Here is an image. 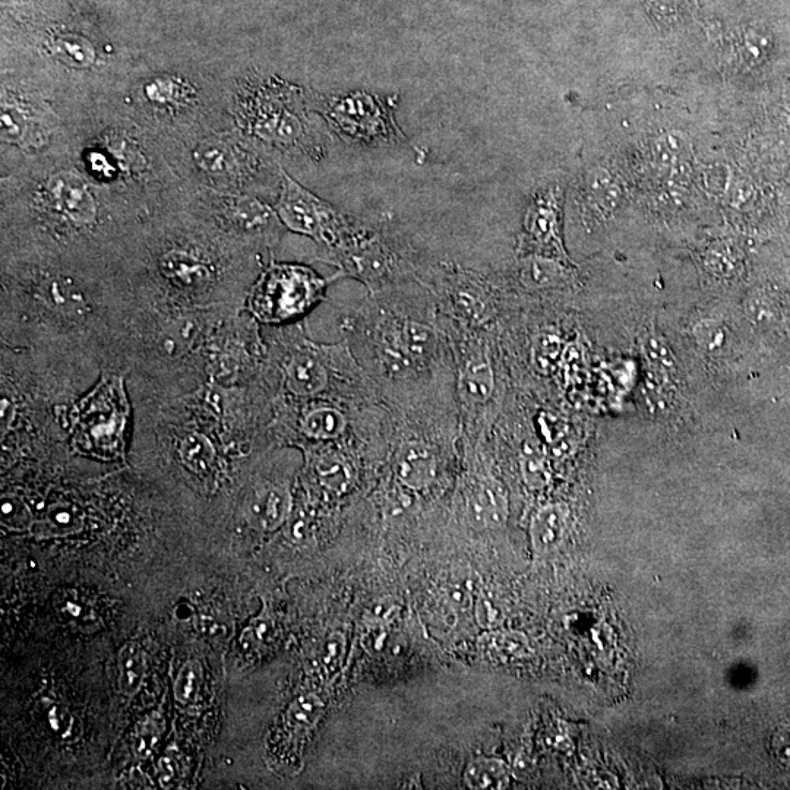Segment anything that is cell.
<instances>
[{"label": "cell", "mask_w": 790, "mask_h": 790, "mask_svg": "<svg viewBox=\"0 0 790 790\" xmlns=\"http://www.w3.org/2000/svg\"><path fill=\"white\" fill-rule=\"evenodd\" d=\"M308 96L299 87L278 78L251 82L240 101L246 129L265 144L286 153L319 160L325 141L308 119Z\"/></svg>", "instance_id": "cell-1"}, {"label": "cell", "mask_w": 790, "mask_h": 790, "mask_svg": "<svg viewBox=\"0 0 790 790\" xmlns=\"http://www.w3.org/2000/svg\"><path fill=\"white\" fill-rule=\"evenodd\" d=\"M309 107L321 113L337 135L362 145H406L395 109L397 96H378L368 91H353L343 96L308 94Z\"/></svg>", "instance_id": "cell-2"}, {"label": "cell", "mask_w": 790, "mask_h": 790, "mask_svg": "<svg viewBox=\"0 0 790 790\" xmlns=\"http://www.w3.org/2000/svg\"><path fill=\"white\" fill-rule=\"evenodd\" d=\"M129 403L123 379L106 376L72 412V434L79 453L116 460L125 454Z\"/></svg>", "instance_id": "cell-3"}, {"label": "cell", "mask_w": 790, "mask_h": 790, "mask_svg": "<svg viewBox=\"0 0 790 790\" xmlns=\"http://www.w3.org/2000/svg\"><path fill=\"white\" fill-rule=\"evenodd\" d=\"M327 284L305 265L274 264L252 289L248 308L258 321L283 324L315 308L324 299Z\"/></svg>", "instance_id": "cell-4"}, {"label": "cell", "mask_w": 790, "mask_h": 790, "mask_svg": "<svg viewBox=\"0 0 790 790\" xmlns=\"http://www.w3.org/2000/svg\"><path fill=\"white\" fill-rule=\"evenodd\" d=\"M331 257L340 268L338 276L362 281L374 295L413 271L406 252L390 236L360 223L331 249Z\"/></svg>", "instance_id": "cell-5"}, {"label": "cell", "mask_w": 790, "mask_h": 790, "mask_svg": "<svg viewBox=\"0 0 790 790\" xmlns=\"http://www.w3.org/2000/svg\"><path fill=\"white\" fill-rule=\"evenodd\" d=\"M276 214L287 229L311 237L330 251L343 242L356 224L355 220L316 197L287 173H283L281 179Z\"/></svg>", "instance_id": "cell-6"}, {"label": "cell", "mask_w": 790, "mask_h": 790, "mask_svg": "<svg viewBox=\"0 0 790 790\" xmlns=\"http://www.w3.org/2000/svg\"><path fill=\"white\" fill-rule=\"evenodd\" d=\"M375 322L374 346L379 362L395 374L428 365L435 356L438 337L434 328L417 319L382 312Z\"/></svg>", "instance_id": "cell-7"}, {"label": "cell", "mask_w": 790, "mask_h": 790, "mask_svg": "<svg viewBox=\"0 0 790 790\" xmlns=\"http://www.w3.org/2000/svg\"><path fill=\"white\" fill-rule=\"evenodd\" d=\"M562 192L558 186L534 195L523 221L520 251L523 255H546L571 262L561 233Z\"/></svg>", "instance_id": "cell-8"}, {"label": "cell", "mask_w": 790, "mask_h": 790, "mask_svg": "<svg viewBox=\"0 0 790 790\" xmlns=\"http://www.w3.org/2000/svg\"><path fill=\"white\" fill-rule=\"evenodd\" d=\"M195 160L208 176L221 182L251 178L258 167V157L240 139L226 135L205 139L195 151Z\"/></svg>", "instance_id": "cell-9"}, {"label": "cell", "mask_w": 790, "mask_h": 790, "mask_svg": "<svg viewBox=\"0 0 790 790\" xmlns=\"http://www.w3.org/2000/svg\"><path fill=\"white\" fill-rule=\"evenodd\" d=\"M458 369V387L464 406L473 412L488 406L496 390L495 369L488 349L479 344L470 346L464 350Z\"/></svg>", "instance_id": "cell-10"}, {"label": "cell", "mask_w": 790, "mask_h": 790, "mask_svg": "<svg viewBox=\"0 0 790 790\" xmlns=\"http://www.w3.org/2000/svg\"><path fill=\"white\" fill-rule=\"evenodd\" d=\"M466 511L474 529H498L510 514L507 491L494 477H479L467 492Z\"/></svg>", "instance_id": "cell-11"}, {"label": "cell", "mask_w": 790, "mask_h": 790, "mask_svg": "<svg viewBox=\"0 0 790 790\" xmlns=\"http://www.w3.org/2000/svg\"><path fill=\"white\" fill-rule=\"evenodd\" d=\"M47 197L53 207L75 224L87 226L97 214L96 199L78 175L62 172L47 183Z\"/></svg>", "instance_id": "cell-12"}, {"label": "cell", "mask_w": 790, "mask_h": 790, "mask_svg": "<svg viewBox=\"0 0 790 790\" xmlns=\"http://www.w3.org/2000/svg\"><path fill=\"white\" fill-rule=\"evenodd\" d=\"M394 472L401 485L410 491L428 489L438 473V463L431 445L417 438L401 442L394 458Z\"/></svg>", "instance_id": "cell-13"}, {"label": "cell", "mask_w": 790, "mask_h": 790, "mask_svg": "<svg viewBox=\"0 0 790 790\" xmlns=\"http://www.w3.org/2000/svg\"><path fill=\"white\" fill-rule=\"evenodd\" d=\"M518 278L533 292L567 289L575 280L573 262L546 255H523L518 264Z\"/></svg>", "instance_id": "cell-14"}, {"label": "cell", "mask_w": 790, "mask_h": 790, "mask_svg": "<svg viewBox=\"0 0 790 790\" xmlns=\"http://www.w3.org/2000/svg\"><path fill=\"white\" fill-rule=\"evenodd\" d=\"M445 292L457 311L472 319L482 321L489 311L488 290L479 274L466 270H450L445 273Z\"/></svg>", "instance_id": "cell-15"}, {"label": "cell", "mask_w": 790, "mask_h": 790, "mask_svg": "<svg viewBox=\"0 0 790 790\" xmlns=\"http://www.w3.org/2000/svg\"><path fill=\"white\" fill-rule=\"evenodd\" d=\"M570 510L561 502L548 504L533 515L530 540L536 555L545 556L559 548L567 536Z\"/></svg>", "instance_id": "cell-16"}, {"label": "cell", "mask_w": 790, "mask_h": 790, "mask_svg": "<svg viewBox=\"0 0 790 790\" xmlns=\"http://www.w3.org/2000/svg\"><path fill=\"white\" fill-rule=\"evenodd\" d=\"M2 138L8 144L22 148H39L44 141L43 126L33 115V110L18 101L3 99Z\"/></svg>", "instance_id": "cell-17"}, {"label": "cell", "mask_w": 790, "mask_h": 790, "mask_svg": "<svg viewBox=\"0 0 790 790\" xmlns=\"http://www.w3.org/2000/svg\"><path fill=\"white\" fill-rule=\"evenodd\" d=\"M286 384L290 393L299 397H314L328 385V372L316 357L300 353L286 366Z\"/></svg>", "instance_id": "cell-18"}, {"label": "cell", "mask_w": 790, "mask_h": 790, "mask_svg": "<svg viewBox=\"0 0 790 790\" xmlns=\"http://www.w3.org/2000/svg\"><path fill=\"white\" fill-rule=\"evenodd\" d=\"M463 779L470 789H505L510 785V770L498 758L480 757L467 766Z\"/></svg>", "instance_id": "cell-19"}, {"label": "cell", "mask_w": 790, "mask_h": 790, "mask_svg": "<svg viewBox=\"0 0 790 790\" xmlns=\"http://www.w3.org/2000/svg\"><path fill=\"white\" fill-rule=\"evenodd\" d=\"M82 514L77 507L66 502L52 505L43 520L33 524V532L39 537H62L82 529Z\"/></svg>", "instance_id": "cell-20"}, {"label": "cell", "mask_w": 790, "mask_h": 790, "mask_svg": "<svg viewBox=\"0 0 790 790\" xmlns=\"http://www.w3.org/2000/svg\"><path fill=\"white\" fill-rule=\"evenodd\" d=\"M347 417L334 407H318L305 416L302 422L303 434L316 441H334L346 434Z\"/></svg>", "instance_id": "cell-21"}, {"label": "cell", "mask_w": 790, "mask_h": 790, "mask_svg": "<svg viewBox=\"0 0 790 790\" xmlns=\"http://www.w3.org/2000/svg\"><path fill=\"white\" fill-rule=\"evenodd\" d=\"M119 687L123 694L132 697L142 687L147 675V656L138 643L126 644L122 647L118 659Z\"/></svg>", "instance_id": "cell-22"}, {"label": "cell", "mask_w": 790, "mask_h": 790, "mask_svg": "<svg viewBox=\"0 0 790 790\" xmlns=\"http://www.w3.org/2000/svg\"><path fill=\"white\" fill-rule=\"evenodd\" d=\"M53 55L72 68H88L96 62L93 44L78 34H59L50 40Z\"/></svg>", "instance_id": "cell-23"}, {"label": "cell", "mask_w": 790, "mask_h": 790, "mask_svg": "<svg viewBox=\"0 0 790 790\" xmlns=\"http://www.w3.org/2000/svg\"><path fill=\"white\" fill-rule=\"evenodd\" d=\"M145 97L158 107H179L192 97V88L182 78L160 75L145 85Z\"/></svg>", "instance_id": "cell-24"}, {"label": "cell", "mask_w": 790, "mask_h": 790, "mask_svg": "<svg viewBox=\"0 0 790 790\" xmlns=\"http://www.w3.org/2000/svg\"><path fill=\"white\" fill-rule=\"evenodd\" d=\"M161 268L167 277L186 287H198L210 278L205 265L197 258L183 252H172L161 261Z\"/></svg>", "instance_id": "cell-25"}, {"label": "cell", "mask_w": 790, "mask_h": 790, "mask_svg": "<svg viewBox=\"0 0 790 790\" xmlns=\"http://www.w3.org/2000/svg\"><path fill=\"white\" fill-rule=\"evenodd\" d=\"M315 469L322 486L338 495L349 491L355 477L349 461L340 454L322 455Z\"/></svg>", "instance_id": "cell-26"}, {"label": "cell", "mask_w": 790, "mask_h": 790, "mask_svg": "<svg viewBox=\"0 0 790 790\" xmlns=\"http://www.w3.org/2000/svg\"><path fill=\"white\" fill-rule=\"evenodd\" d=\"M230 218L246 230H264L274 221V213L255 198L230 199Z\"/></svg>", "instance_id": "cell-27"}, {"label": "cell", "mask_w": 790, "mask_h": 790, "mask_svg": "<svg viewBox=\"0 0 790 790\" xmlns=\"http://www.w3.org/2000/svg\"><path fill=\"white\" fill-rule=\"evenodd\" d=\"M322 713H324V703L318 695H300L287 710V725L297 733L309 732L319 722Z\"/></svg>", "instance_id": "cell-28"}, {"label": "cell", "mask_w": 790, "mask_h": 790, "mask_svg": "<svg viewBox=\"0 0 790 790\" xmlns=\"http://www.w3.org/2000/svg\"><path fill=\"white\" fill-rule=\"evenodd\" d=\"M180 457L191 472L207 474L213 469L216 451L204 436L191 435L183 439L180 445Z\"/></svg>", "instance_id": "cell-29"}, {"label": "cell", "mask_w": 790, "mask_h": 790, "mask_svg": "<svg viewBox=\"0 0 790 790\" xmlns=\"http://www.w3.org/2000/svg\"><path fill=\"white\" fill-rule=\"evenodd\" d=\"M292 510V496L286 486H274L265 495L261 505L262 527L265 530H276L283 526Z\"/></svg>", "instance_id": "cell-30"}, {"label": "cell", "mask_w": 790, "mask_h": 790, "mask_svg": "<svg viewBox=\"0 0 790 790\" xmlns=\"http://www.w3.org/2000/svg\"><path fill=\"white\" fill-rule=\"evenodd\" d=\"M164 732V720L160 713H151L138 723L132 736L131 747L138 760H147L156 751Z\"/></svg>", "instance_id": "cell-31"}, {"label": "cell", "mask_w": 790, "mask_h": 790, "mask_svg": "<svg viewBox=\"0 0 790 790\" xmlns=\"http://www.w3.org/2000/svg\"><path fill=\"white\" fill-rule=\"evenodd\" d=\"M641 349H643L644 357L649 360L650 365L657 372L672 374L678 369L676 357L673 355L671 346H669L668 341L663 338L662 334L657 333L654 328L646 331V334L641 338Z\"/></svg>", "instance_id": "cell-32"}, {"label": "cell", "mask_w": 790, "mask_h": 790, "mask_svg": "<svg viewBox=\"0 0 790 790\" xmlns=\"http://www.w3.org/2000/svg\"><path fill=\"white\" fill-rule=\"evenodd\" d=\"M521 476L532 491H542L551 482L548 461L537 448L526 447L520 458Z\"/></svg>", "instance_id": "cell-33"}, {"label": "cell", "mask_w": 790, "mask_h": 790, "mask_svg": "<svg viewBox=\"0 0 790 790\" xmlns=\"http://www.w3.org/2000/svg\"><path fill=\"white\" fill-rule=\"evenodd\" d=\"M202 666L197 660H189L179 671L175 682V698L182 706L197 701L202 684Z\"/></svg>", "instance_id": "cell-34"}, {"label": "cell", "mask_w": 790, "mask_h": 790, "mask_svg": "<svg viewBox=\"0 0 790 790\" xmlns=\"http://www.w3.org/2000/svg\"><path fill=\"white\" fill-rule=\"evenodd\" d=\"M692 338H694L695 343L703 352L713 355V353L720 352L725 347V325L713 318L700 319L692 327Z\"/></svg>", "instance_id": "cell-35"}, {"label": "cell", "mask_w": 790, "mask_h": 790, "mask_svg": "<svg viewBox=\"0 0 790 790\" xmlns=\"http://www.w3.org/2000/svg\"><path fill=\"white\" fill-rule=\"evenodd\" d=\"M562 359V341L552 333H543L534 341L533 362L542 374H551Z\"/></svg>", "instance_id": "cell-36"}, {"label": "cell", "mask_w": 790, "mask_h": 790, "mask_svg": "<svg viewBox=\"0 0 790 790\" xmlns=\"http://www.w3.org/2000/svg\"><path fill=\"white\" fill-rule=\"evenodd\" d=\"M56 609L65 621L87 624L96 618L84 597L75 592H65L56 600Z\"/></svg>", "instance_id": "cell-37"}, {"label": "cell", "mask_w": 790, "mask_h": 790, "mask_svg": "<svg viewBox=\"0 0 790 790\" xmlns=\"http://www.w3.org/2000/svg\"><path fill=\"white\" fill-rule=\"evenodd\" d=\"M2 524L11 530H25L33 526L30 510L18 496H3Z\"/></svg>", "instance_id": "cell-38"}, {"label": "cell", "mask_w": 790, "mask_h": 790, "mask_svg": "<svg viewBox=\"0 0 790 790\" xmlns=\"http://www.w3.org/2000/svg\"><path fill=\"white\" fill-rule=\"evenodd\" d=\"M688 148H690V141L687 137L684 134L672 132V134H665L662 138L657 139L653 154L660 163L671 164L684 156Z\"/></svg>", "instance_id": "cell-39"}, {"label": "cell", "mask_w": 790, "mask_h": 790, "mask_svg": "<svg viewBox=\"0 0 790 790\" xmlns=\"http://www.w3.org/2000/svg\"><path fill=\"white\" fill-rule=\"evenodd\" d=\"M347 643L343 634H333L325 640L322 649V666L325 672L336 675L343 668L344 656H346Z\"/></svg>", "instance_id": "cell-40"}, {"label": "cell", "mask_w": 790, "mask_h": 790, "mask_svg": "<svg viewBox=\"0 0 790 790\" xmlns=\"http://www.w3.org/2000/svg\"><path fill=\"white\" fill-rule=\"evenodd\" d=\"M474 616H476L477 624L486 628V630L494 628L495 625H498V622H501L499 621L501 619L499 609L496 608L492 600L486 599V597H480L474 603Z\"/></svg>", "instance_id": "cell-41"}, {"label": "cell", "mask_w": 790, "mask_h": 790, "mask_svg": "<svg viewBox=\"0 0 790 790\" xmlns=\"http://www.w3.org/2000/svg\"><path fill=\"white\" fill-rule=\"evenodd\" d=\"M494 644L496 649L501 652L511 654V656H521L527 649V638L518 632H505V634L496 635Z\"/></svg>", "instance_id": "cell-42"}, {"label": "cell", "mask_w": 790, "mask_h": 790, "mask_svg": "<svg viewBox=\"0 0 790 790\" xmlns=\"http://www.w3.org/2000/svg\"><path fill=\"white\" fill-rule=\"evenodd\" d=\"M49 725L53 732L66 738L71 735L72 728H74V717L68 709L56 704L49 710Z\"/></svg>", "instance_id": "cell-43"}, {"label": "cell", "mask_w": 790, "mask_h": 790, "mask_svg": "<svg viewBox=\"0 0 790 790\" xmlns=\"http://www.w3.org/2000/svg\"><path fill=\"white\" fill-rule=\"evenodd\" d=\"M158 779H160L163 788H170L172 783L175 782L179 774L178 761L173 755L166 754L158 761Z\"/></svg>", "instance_id": "cell-44"}, {"label": "cell", "mask_w": 790, "mask_h": 790, "mask_svg": "<svg viewBox=\"0 0 790 790\" xmlns=\"http://www.w3.org/2000/svg\"><path fill=\"white\" fill-rule=\"evenodd\" d=\"M774 754L783 763L790 764V729H782L773 739Z\"/></svg>", "instance_id": "cell-45"}, {"label": "cell", "mask_w": 790, "mask_h": 790, "mask_svg": "<svg viewBox=\"0 0 790 790\" xmlns=\"http://www.w3.org/2000/svg\"><path fill=\"white\" fill-rule=\"evenodd\" d=\"M50 297L59 306H66L69 302L77 303L78 296L62 283H52L49 286Z\"/></svg>", "instance_id": "cell-46"}, {"label": "cell", "mask_w": 790, "mask_h": 790, "mask_svg": "<svg viewBox=\"0 0 790 790\" xmlns=\"http://www.w3.org/2000/svg\"><path fill=\"white\" fill-rule=\"evenodd\" d=\"M682 0H652L653 5L660 6V8H675Z\"/></svg>", "instance_id": "cell-47"}]
</instances>
